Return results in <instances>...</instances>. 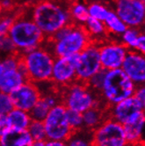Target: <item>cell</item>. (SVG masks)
Masks as SVG:
<instances>
[{
    "label": "cell",
    "mask_w": 145,
    "mask_h": 146,
    "mask_svg": "<svg viewBox=\"0 0 145 146\" xmlns=\"http://www.w3.org/2000/svg\"><path fill=\"white\" fill-rule=\"evenodd\" d=\"M32 17L41 32L49 36L71 22L70 12L53 0H42L36 4Z\"/></svg>",
    "instance_id": "1"
},
{
    "label": "cell",
    "mask_w": 145,
    "mask_h": 146,
    "mask_svg": "<svg viewBox=\"0 0 145 146\" xmlns=\"http://www.w3.org/2000/svg\"><path fill=\"white\" fill-rule=\"evenodd\" d=\"M136 86L121 69L107 70L101 93L107 103L115 105L134 95Z\"/></svg>",
    "instance_id": "2"
},
{
    "label": "cell",
    "mask_w": 145,
    "mask_h": 146,
    "mask_svg": "<svg viewBox=\"0 0 145 146\" xmlns=\"http://www.w3.org/2000/svg\"><path fill=\"white\" fill-rule=\"evenodd\" d=\"M8 35L15 48L24 50L25 53L39 48L45 35L33 20L29 19H14Z\"/></svg>",
    "instance_id": "3"
},
{
    "label": "cell",
    "mask_w": 145,
    "mask_h": 146,
    "mask_svg": "<svg viewBox=\"0 0 145 146\" xmlns=\"http://www.w3.org/2000/svg\"><path fill=\"white\" fill-rule=\"evenodd\" d=\"M54 57L48 51L34 48L22 56V62L26 69L28 80L31 82H44L51 79Z\"/></svg>",
    "instance_id": "4"
},
{
    "label": "cell",
    "mask_w": 145,
    "mask_h": 146,
    "mask_svg": "<svg viewBox=\"0 0 145 146\" xmlns=\"http://www.w3.org/2000/svg\"><path fill=\"white\" fill-rule=\"evenodd\" d=\"M54 43L55 55L57 57H67L81 53L91 42L85 27L75 24L64 37Z\"/></svg>",
    "instance_id": "5"
},
{
    "label": "cell",
    "mask_w": 145,
    "mask_h": 146,
    "mask_svg": "<svg viewBox=\"0 0 145 146\" xmlns=\"http://www.w3.org/2000/svg\"><path fill=\"white\" fill-rule=\"evenodd\" d=\"M63 105L70 110L84 113L93 107H99L96 98L85 83H72L68 86L63 99Z\"/></svg>",
    "instance_id": "6"
},
{
    "label": "cell",
    "mask_w": 145,
    "mask_h": 146,
    "mask_svg": "<svg viewBox=\"0 0 145 146\" xmlns=\"http://www.w3.org/2000/svg\"><path fill=\"white\" fill-rule=\"evenodd\" d=\"M66 108L63 104L52 108L43 121L48 140L66 141L72 134L66 119Z\"/></svg>",
    "instance_id": "7"
},
{
    "label": "cell",
    "mask_w": 145,
    "mask_h": 146,
    "mask_svg": "<svg viewBox=\"0 0 145 146\" xmlns=\"http://www.w3.org/2000/svg\"><path fill=\"white\" fill-rule=\"evenodd\" d=\"M92 146H127L123 126L112 119L103 121L91 134Z\"/></svg>",
    "instance_id": "8"
},
{
    "label": "cell",
    "mask_w": 145,
    "mask_h": 146,
    "mask_svg": "<svg viewBox=\"0 0 145 146\" xmlns=\"http://www.w3.org/2000/svg\"><path fill=\"white\" fill-rule=\"evenodd\" d=\"M101 69L99 47L91 43L78 55L76 66V80L85 84Z\"/></svg>",
    "instance_id": "9"
},
{
    "label": "cell",
    "mask_w": 145,
    "mask_h": 146,
    "mask_svg": "<svg viewBox=\"0 0 145 146\" xmlns=\"http://www.w3.org/2000/svg\"><path fill=\"white\" fill-rule=\"evenodd\" d=\"M115 13L128 27H138L144 21L145 5L141 0H115Z\"/></svg>",
    "instance_id": "10"
},
{
    "label": "cell",
    "mask_w": 145,
    "mask_h": 146,
    "mask_svg": "<svg viewBox=\"0 0 145 146\" xmlns=\"http://www.w3.org/2000/svg\"><path fill=\"white\" fill-rule=\"evenodd\" d=\"M144 115V107H142L134 96L127 98L112 106L111 119L124 125Z\"/></svg>",
    "instance_id": "11"
},
{
    "label": "cell",
    "mask_w": 145,
    "mask_h": 146,
    "mask_svg": "<svg viewBox=\"0 0 145 146\" xmlns=\"http://www.w3.org/2000/svg\"><path fill=\"white\" fill-rule=\"evenodd\" d=\"M78 55L67 57H57L54 61L51 79L62 86H70L76 80V66Z\"/></svg>",
    "instance_id": "12"
},
{
    "label": "cell",
    "mask_w": 145,
    "mask_h": 146,
    "mask_svg": "<svg viewBox=\"0 0 145 146\" xmlns=\"http://www.w3.org/2000/svg\"><path fill=\"white\" fill-rule=\"evenodd\" d=\"M9 95L14 108L26 112L32 109L41 96L38 87L31 81H26Z\"/></svg>",
    "instance_id": "13"
},
{
    "label": "cell",
    "mask_w": 145,
    "mask_h": 146,
    "mask_svg": "<svg viewBox=\"0 0 145 146\" xmlns=\"http://www.w3.org/2000/svg\"><path fill=\"white\" fill-rule=\"evenodd\" d=\"M121 69L136 86L144 84L145 58L143 54L136 50H128Z\"/></svg>",
    "instance_id": "14"
},
{
    "label": "cell",
    "mask_w": 145,
    "mask_h": 146,
    "mask_svg": "<svg viewBox=\"0 0 145 146\" xmlns=\"http://www.w3.org/2000/svg\"><path fill=\"white\" fill-rule=\"evenodd\" d=\"M128 48L123 44L109 43L99 48L101 68L105 70L121 69Z\"/></svg>",
    "instance_id": "15"
},
{
    "label": "cell",
    "mask_w": 145,
    "mask_h": 146,
    "mask_svg": "<svg viewBox=\"0 0 145 146\" xmlns=\"http://www.w3.org/2000/svg\"><path fill=\"white\" fill-rule=\"evenodd\" d=\"M26 81H28V79L18 68L5 70H2V74L0 77V92H5L6 94H11Z\"/></svg>",
    "instance_id": "16"
},
{
    "label": "cell",
    "mask_w": 145,
    "mask_h": 146,
    "mask_svg": "<svg viewBox=\"0 0 145 146\" xmlns=\"http://www.w3.org/2000/svg\"><path fill=\"white\" fill-rule=\"evenodd\" d=\"M33 142L27 130L11 129L0 137V146H32Z\"/></svg>",
    "instance_id": "17"
},
{
    "label": "cell",
    "mask_w": 145,
    "mask_h": 146,
    "mask_svg": "<svg viewBox=\"0 0 145 146\" xmlns=\"http://www.w3.org/2000/svg\"><path fill=\"white\" fill-rule=\"evenodd\" d=\"M145 124V115L122 125L128 143L134 144L141 141Z\"/></svg>",
    "instance_id": "18"
},
{
    "label": "cell",
    "mask_w": 145,
    "mask_h": 146,
    "mask_svg": "<svg viewBox=\"0 0 145 146\" xmlns=\"http://www.w3.org/2000/svg\"><path fill=\"white\" fill-rule=\"evenodd\" d=\"M14 18L6 16L0 19V50L13 52L16 49L12 40L9 37V30L14 21Z\"/></svg>",
    "instance_id": "19"
},
{
    "label": "cell",
    "mask_w": 145,
    "mask_h": 146,
    "mask_svg": "<svg viewBox=\"0 0 145 146\" xmlns=\"http://www.w3.org/2000/svg\"><path fill=\"white\" fill-rule=\"evenodd\" d=\"M10 127L15 130H26L32 121L28 112L13 108L7 113Z\"/></svg>",
    "instance_id": "20"
},
{
    "label": "cell",
    "mask_w": 145,
    "mask_h": 146,
    "mask_svg": "<svg viewBox=\"0 0 145 146\" xmlns=\"http://www.w3.org/2000/svg\"><path fill=\"white\" fill-rule=\"evenodd\" d=\"M83 127L87 130H94L99 125L105 121L103 111L99 107H93L82 113Z\"/></svg>",
    "instance_id": "21"
},
{
    "label": "cell",
    "mask_w": 145,
    "mask_h": 146,
    "mask_svg": "<svg viewBox=\"0 0 145 146\" xmlns=\"http://www.w3.org/2000/svg\"><path fill=\"white\" fill-rule=\"evenodd\" d=\"M103 23L105 24L107 30L115 35H122L128 29V27L122 22L117 14L111 10L108 11Z\"/></svg>",
    "instance_id": "22"
},
{
    "label": "cell",
    "mask_w": 145,
    "mask_h": 146,
    "mask_svg": "<svg viewBox=\"0 0 145 146\" xmlns=\"http://www.w3.org/2000/svg\"><path fill=\"white\" fill-rule=\"evenodd\" d=\"M65 142L67 146H92L91 135L82 132V129L73 131Z\"/></svg>",
    "instance_id": "23"
},
{
    "label": "cell",
    "mask_w": 145,
    "mask_h": 146,
    "mask_svg": "<svg viewBox=\"0 0 145 146\" xmlns=\"http://www.w3.org/2000/svg\"><path fill=\"white\" fill-rule=\"evenodd\" d=\"M51 108L43 100L42 98H40V100L36 102L35 105L33 107L28 113L30 114V117L34 121H43L47 117L48 113Z\"/></svg>",
    "instance_id": "24"
},
{
    "label": "cell",
    "mask_w": 145,
    "mask_h": 146,
    "mask_svg": "<svg viewBox=\"0 0 145 146\" xmlns=\"http://www.w3.org/2000/svg\"><path fill=\"white\" fill-rule=\"evenodd\" d=\"M26 130L34 142L46 141V139H47L43 121L32 120Z\"/></svg>",
    "instance_id": "25"
},
{
    "label": "cell",
    "mask_w": 145,
    "mask_h": 146,
    "mask_svg": "<svg viewBox=\"0 0 145 146\" xmlns=\"http://www.w3.org/2000/svg\"><path fill=\"white\" fill-rule=\"evenodd\" d=\"M85 24V27H84L86 30V32L90 37L91 35L100 36L102 35H104L107 31V28L104 23L100 21V20L95 19L91 17H89V19L86 20V22Z\"/></svg>",
    "instance_id": "26"
},
{
    "label": "cell",
    "mask_w": 145,
    "mask_h": 146,
    "mask_svg": "<svg viewBox=\"0 0 145 146\" xmlns=\"http://www.w3.org/2000/svg\"><path fill=\"white\" fill-rule=\"evenodd\" d=\"M70 14L72 19L81 23H85L86 20L90 17L88 13L87 6L83 4H79V3L71 5Z\"/></svg>",
    "instance_id": "27"
},
{
    "label": "cell",
    "mask_w": 145,
    "mask_h": 146,
    "mask_svg": "<svg viewBox=\"0 0 145 146\" xmlns=\"http://www.w3.org/2000/svg\"><path fill=\"white\" fill-rule=\"evenodd\" d=\"M66 119L72 131H77L84 129V127H83L82 113L70 109H66Z\"/></svg>",
    "instance_id": "28"
},
{
    "label": "cell",
    "mask_w": 145,
    "mask_h": 146,
    "mask_svg": "<svg viewBox=\"0 0 145 146\" xmlns=\"http://www.w3.org/2000/svg\"><path fill=\"white\" fill-rule=\"evenodd\" d=\"M139 36H140V34L137 32L136 29L132 28V27H128V29L122 34V40H123L124 45L127 48H130L136 50Z\"/></svg>",
    "instance_id": "29"
},
{
    "label": "cell",
    "mask_w": 145,
    "mask_h": 146,
    "mask_svg": "<svg viewBox=\"0 0 145 146\" xmlns=\"http://www.w3.org/2000/svg\"><path fill=\"white\" fill-rule=\"evenodd\" d=\"M88 13L91 18H93L95 19L100 20V21H104V19L108 13L109 10L99 3H91L88 7Z\"/></svg>",
    "instance_id": "30"
},
{
    "label": "cell",
    "mask_w": 145,
    "mask_h": 146,
    "mask_svg": "<svg viewBox=\"0 0 145 146\" xmlns=\"http://www.w3.org/2000/svg\"><path fill=\"white\" fill-rule=\"evenodd\" d=\"M106 72L107 70H99L96 74L93 75L85 84L87 85V86L89 88H92L94 90H99L101 91L103 83H104V79H105V76H106Z\"/></svg>",
    "instance_id": "31"
},
{
    "label": "cell",
    "mask_w": 145,
    "mask_h": 146,
    "mask_svg": "<svg viewBox=\"0 0 145 146\" xmlns=\"http://www.w3.org/2000/svg\"><path fill=\"white\" fill-rule=\"evenodd\" d=\"M13 105L9 94L0 92V113L7 114L10 111L13 110Z\"/></svg>",
    "instance_id": "32"
},
{
    "label": "cell",
    "mask_w": 145,
    "mask_h": 146,
    "mask_svg": "<svg viewBox=\"0 0 145 146\" xmlns=\"http://www.w3.org/2000/svg\"><path fill=\"white\" fill-rule=\"evenodd\" d=\"M11 129L9 124V121L7 118V114H1L0 113V137Z\"/></svg>",
    "instance_id": "33"
},
{
    "label": "cell",
    "mask_w": 145,
    "mask_h": 146,
    "mask_svg": "<svg viewBox=\"0 0 145 146\" xmlns=\"http://www.w3.org/2000/svg\"><path fill=\"white\" fill-rule=\"evenodd\" d=\"M133 96L138 100V102L142 107L145 108V88L144 86H136Z\"/></svg>",
    "instance_id": "34"
},
{
    "label": "cell",
    "mask_w": 145,
    "mask_h": 146,
    "mask_svg": "<svg viewBox=\"0 0 145 146\" xmlns=\"http://www.w3.org/2000/svg\"><path fill=\"white\" fill-rule=\"evenodd\" d=\"M40 98H42L43 100L48 104L50 108H54L55 106L58 105V98L56 96V95H53V94H47L45 96H40Z\"/></svg>",
    "instance_id": "35"
},
{
    "label": "cell",
    "mask_w": 145,
    "mask_h": 146,
    "mask_svg": "<svg viewBox=\"0 0 145 146\" xmlns=\"http://www.w3.org/2000/svg\"><path fill=\"white\" fill-rule=\"evenodd\" d=\"M136 51L140 52L142 54H144V52H145V36H144V35H140Z\"/></svg>",
    "instance_id": "36"
},
{
    "label": "cell",
    "mask_w": 145,
    "mask_h": 146,
    "mask_svg": "<svg viewBox=\"0 0 145 146\" xmlns=\"http://www.w3.org/2000/svg\"><path fill=\"white\" fill-rule=\"evenodd\" d=\"M46 146H67V143L65 141L48 140L46 141Z\"/></svg>",
    "instance_id": "37"
},
{
    "label": "cell",
    "mask_w": 145,
    "mask_h": 146,
    "mask_svg": "<svg viewBox=\"0 0 145 146\" xmlns=\"http://www.w3.org/2000/svg\"><path fill=\"white\" fill-rule=\"evenodd\" d=\"M32 146H46V141H35V142H33Z\"/></svg>",
    "instance_id": "38"
},
{
    "label": "cell",
    "mask_w": 145,
    "mask_h": 146,
    "mask_svg": "<svg viewBox=\"0 0 145 146\" xmlns=\"http://www.w3.org/2000/svg\"><path fill=\"white\" fill-rule=\"evenodd\" d=\"M1 74H2V67L1 64H0V77H1Z\"/></svg>",
    "instance_id": "39"
},
{
    "label": "cell",
    "mask_w": 145,
    "mask_h": 146,
    "mask_svg": "<svg viewBox=\"0 0 145 146\" xmlns=\"http://www.w3.org/2000/svg\"><path fill=\"white\" fill-rule=\"evenodd\" d=\"M1 11H2V7H1V5H0V13H1Z\"/></svg>",
    "instance_id": "40"
},
{
    "label": "cell",
    "mask_w": 145,
    "mask_h": 146,
    "mask_svg": "<svg viewBox=\"0 0 145 146\" xmlns=\"http://www.w3.org/2000/svg\"><path fill=\"white\" fill-rule=\"evenodd\" d=\"M141 1H142V2H145V0H141Z\"/></svg>",
    "instance_id": "41"
}]
</instances>
